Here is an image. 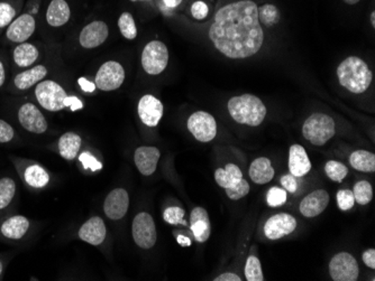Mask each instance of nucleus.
<instances>
[{"label":"nucleus","instance_id":"c85d7f7f","mask_svg":"<svg viewBox=\"0 0 375 281\" xmlns=\"http://www.w3.org/2000/svg\"><path fill=\"white\" fill-rule=\"evenodd\" d=\"M25 183L28 184L32 189H44L45 186L49 183V174L47 170L41 165H28L23 173Z\"/></svg>","mask_w":375,"mask_h":281},{"label":"nucleus","instance_id":"412c9836","mask_svg":"<svg viewBox=\"0 0 375 281\" xmlns=\"http://www.w3.org/2000/svg\"><path fill=\"white\" fill-rule=\"evenodd\" d=\"M329 204V194L325 189L312 192L300 203V212L306 218H315L323 213Z\"/></svg>","mask_w":375,"mask_h":281},{"label":"nucleus","instance_id":"6e6d98bb","mask_svg":"<svg viewBox=\"0 0 375 281\" xmlns=\"http://www.w3.org/2000/svg\"><path fill=\"white\" fill-rule=\"evenodd\" d=\"M4 273V265L3 262H1V260H0V277L3 276Z\"/></svg>","mask_w":375,"mask_h":281},{"label":"nucleus","instance_id":"39448f33","mask_svg":"<svg viewBox=\"0 0 375 281\" xmlns=\"http://www.w3.org/2000/svg\"><path fill=\"white\" fill-rule=\"evenodd\" d=\"M336 134L335 121L325 113H314L302 127V135L312 145L323 146Z\"/></svg>","mask_w":375,"mask_h":281},{"label":"nucleus","instance_id":"4be33fe9","mask_svg":"<svg viewBox=\"0 0 375 281\" xmlns=\"http://www.w3.org/2000/svg\"><path fill=\"white\" fill-rule=\"evenodd\" d=\"M190 229L196 241L205 243L210 238L211 224L208 212L203 208H195L190 214Z\"/></svg>","mask_w":375,"mask_h":281},{"label":"nucleus","instance_id":"bb28decb","mask_svg":"<svg viewBox=\"0 0 375 281\" xmlns=\"http://www.w3.org/2000/svg\"><path fill=\"white\" fill-rule=\"evenodd\" d=\"M274 174L275 173L272 167L271 161L266 157L255 159L249 166V177L258 185L270 183L273 180Z\"/></svg>","mask_w":375,"mask_h":281},{"label":"nucleus","instance_id":"5fc2aeb1","mask_svg":"<svg viewBox=\"0 0 375 281\" xmlns=\"http://www.w3.org/2000/svg\"><path fill=\"white\" fill-rule=\"evenodd\" d=\"M371 24H372L373 27L375 26V11L371 13Z\"/></svg>","mask_w":375,"mask_h":281},{"label":"nucleus","instance_id":"9b49d317","mask_svg":"<svg viewBox=\"0 0 375 281\" xmlns=\"http://www.w3.org/2000/svg\"><path fill=\"white\" fill-rule=\"evenodd\" d=\"M186 126L192 136L200 142H209L217 136V123L215 118L206 111L192 113Z\"/></svg>","mask_w":375,"mask_h":281},{"label":"nucleus","instance_id":"4468645a","mask_svg":"<svg viewBox=\"0 0 375 281\" xmlns=\"http://www.w3.org/2000/svg\"><path fill=\"white\" fill-rule=\"evenodd\" d=\"M35 30L36 20L33 15L22 14L6 30V39L14 44L24 43L32 37Z\"/></svg>","mask_w":375,"mask_h":281},{"label":"nucleus","instance_id":"9d476101","mask_svg":"<svg viewBox=\"0 0 375 281\" xmlns=\"http://www.w3.org/2000/svg\"><path fill=\"white\" fill-rule=\"evenodd\" d=\"M329 275L334 281H355L359 268L355 258L347 252H340L329 262Z\"/></svg>","mask_w":375,"mask_h":281},{"label":"nucleus","instance_id":"79ce46f5","mask_svg":"<svg viewBox=\"0 0 375 281\" xmlns=\"http://www.w3.org/2000/svg\"><path fill=\"white\" fill-rule=\"evenodd\" d=\"M15 138V130L11 125L0 119V144H8Z\"/></svg>","mask_w":375,"mask_h":281},{"label":"nucleus","instance_id":"6ab92c4d","mask_svg":"<svg viewBox=\"0 0 375 281\" xmlns=\"http://www.w3.org/2000/svg\"><path fill=\"white\" fill-rule=\"evenodd\" d=\"M161 151L152 146H142L137 148L134 154V161L137 170L144 176H151L155 173Z\"/></svg>","mask_w":375,"mask_h":281},{"label":"nucleus","instance_id":"8fccbe9b","mask_svg":"<svg viewBox=\"0 0 375 281\" xmlns=\"http://www.w3.org/2000/svg\"><path fill=\"white\" fill-rule=\"evenodd\" d=\"M6 77H7V74H6L5 64L3 61L0 60V89L5 85Z\"/></svg>","mask_w":375,"mask_h":281},{"label":"nucleus","instance_id":"20e7f679","mask_svg":"<svg viewBox=\"0 0 375 281\" xmlns=\"http://www.w3.org/2000/svg\"><path fill=\"white\" fill-rule=\"evenodd\" d=\"M215 180L233 201H239L249 193V184L244 180L243 173L237 165L227 164L225 168L216 170Z\"/></svg>","mask_w":375,"mask_h":281},{"label":"nucleus","instance_id":"b1692460","mask_svg":"<svg viewBox=\"0 0 375 281\" xmlns=\"http://www.w3.org/2000/svg\"><path fill=\"white\" fill-rule=\"evenodd\" d=\"M289 170L296 177H304L311 170V163L307 151L302 146H291L289 151Z\"/></svg>","mask_w":375,"mask_h":281},{"label":"nucleus","instance_id":"de8ad7c7","mask_svg":"<svg viewBox=\"0 0 375 281\" xmlns=\"http://www.w3.org/2000/svg\"><path fill=\"white\" fill-rule=\"evenodd\" d=\"M66 108H70L72 111H77V110L83 109V102L80 101L77 96H68V101H66Z\"/></svg>","mask_w":375,"mask_h":281},{"label":"nucleus","instance_id":"3c124183","mask_svg":"<svg viewBox=\"0 0 375 281\" xmlns=\"http://www.w3.org/2000/svg\"><path fill=\"white\" fill-rule=\"evenodd\" d=\"M167 8H176L182 3V0H162Z\"/></svg>","mask_w":375,"mask_h":281},{"label":"nucleus","instance_id":"f257e3e1","mask_svg":"<svg viewBox=\"0 0 375 281\" xmlns=\"http://www.w3.org/2000/svg\"><path fill=\"white\" fill-rule=\"evenodd\" d=\"M209 39L222 55L233 60L256 54L264 42L256 4L239 0L224 6L215 15Z\"/></svg>","mask_w":375,"mask_h":281},{"label":"nucleus","instance_id":"864d4df0","mask_svg":"<svg viewBox=\"0 0 375 281\" xmlns=\"http://www.w3.org/2000/svg\"><path fill=\"white\" fill-rule=\"evenodd\" d=\"M343 1L347 4V5H355V4L359 3L361 0H343Z\"/></svg>","mask_w":375,"mask_h":281},{"label":"nucleus","instance_id":"473e14b6","mask_svg":"<svg viewBox=\"0 0 375 281\" xmlns=\"http://www.w3.org/2000/svg\"><path fill=\"white\" fill-rule=\"evenodd\" d=\"M354 199L359 205H367L372 201L373 189L367 180H359L355 184L353 189Z\"/></svg>","mask_w":375,"mask_h":281},{"label":"nucleus","instance_id":"423d86ee","mask_svg":"<svg viewBox=\"0 0 375 281\" xmlns=\"http://www.w3.org/2000/svg\"><path fill=\"white\" fill-rule=\"evenodd\" d=\"M34 94L40 106L47 111L59 112L66 108L68 92L62 85L53 80L44 79L36 85Z\"/></svg>","mask_w":375,"mask_h":281},{"label":"nucleus","instance_id":"37998d69","mask_svg":"<svg viewBox=\"0 0 375 281\" xmlns=\"http://www.w3.org/2000/svg\"><path fill=\"white\" fill-rule=\"evenodd\" d=\"M190 11H191L192 17L195 20H205L206 17L208 16V6L203 1H196V3L192 4Z\"/></svg>","mask_w":375,"mask_h":281},{"label":"nucleus","instance_id":"5701e85b","mask_svg":"<svg viewBox=\"0 0 375 281\" xmlns=\"http://www.w3.org/2000/svg\"><path fill=\"white\" fill-rule=\"evenodd\" d=\"M49 74V70L47 66L42 65H33L30 68H25L24 71L20 72L16 74V77H14V87H16L18 91H28L30 87H35L36 85H39L41 81L47 77Z\"/></svg>","mask_w":375,"mask_h":281},{"label":"nucleus","instance_id":"2eb2a0df","mask_svg":"<svg viewBox=\"0 0 375 281\" xmlns=\"http://www.w3.org/2000/svg\"><path fill=\"white\" fill-rule=\"evenodd\" d=\"M297 229V220L294 216L287 213L275 214L266 221L264 233L270 240H279Z\"/></svg>","mask_w":375,"mask_h":281},{"label":"nucleus","instance_id":"1a4fd4ad","mask_svg":"<svg viewBox=\"0 0 375 281\" xmlns=\"http://www.w3.org/2000/svg\"><path fill=\"white\" fill-rule=\"evenodd\" d=\"M125 75H126L125 70L121 63H118L116 61H108L97 71L95 85L99 90L105 92L115 91L123 85Z\"/></svg>","mask_w":375,"mask_h":281},{"label":"nucleus","instance_id":"4d7b16f0","mask_svg":"<svg viewBox=\"0 0 375 281\" xmlns=\"http://www.w3.org/2000/svg\"><path fill=\"white\" fill-rule=\"evenodd\" d=\"M131 1H141V0H131Z\"/></svg>","mask_w":375,"mask_h":281},{"label":"nucleus","instance_id":"aec40b11","mask_svg":"<svg viewBox=\"0 0 375 281\" xmlns=\"http://www.w3.org/2000/svg\"><path fill=\"white\" fill-rule=\"evenodd\" d=\"M30 229V221L26 216H14L6 218L0 225V235L7 240L20 241Z\"/></svg>","mask_w":375,"mask_h":281},{"label":"nucleus","instance_id":"f03ea898","mask_svg":"<svg viewBox=\"0 0 375 281\" xmlns=\"http://www.w3.org/2000/svg\"><path fill=\"white\" fill-rule=\"evenodd\" d=\"M337 77L346 90L359 94L370 87L373 74L364 61L357 56H350L337 68Z\"/></svg>","mask_w":375,"mask_h":281},{"label":"nucleus","instance_id":"2f4dec72","mask_svg":"<svg viewBox=\"0 0 375 281\" xmlns=\"http://www.w3.org/2000/svg\"><path fill=\"white\" fill-rule=\"evenodd\" d=\"M118 27L121 30V35L129 41L136 39L137 27L134 17L129 11H125L118 20Z\"/></svg>","mask_w":375,"mask_h":281},{"label":"nucleus","instance_id":"f3484780","mask_svg":"<svg viewBox=\"0 0 375 281\" xmlns=\"http://www.w3.org/2000/svg\"><path fill=\"white\" fill-rule=\"evenodd\" d=\"M129 208V196L126 189H112L105 199V214L112 221H117L126 216Z\"/></svg>","mask_w":375,"mask_h":281},{"label":"nucleus","instance_id":"58836bf2","mask_svg":"<svg viewBox=\"0 0 375 281\" xmlns=\"http://www.w3.org/2000/svg\"><path fill=\"white\" fill-rule=\"evenodd\" d=\"M16 18V9L11 4L0 3V28L8 27L11 23Z\"/></svg>","mask_w":375,"mask_h":281},{"label":"nucleus","instance_id":"f704fd0d","mask_svg":"<svg viewBox=\"0 0 375 281\" xmlns=\"http://www.w3.org/2000/svg\"><path fill=\"white\" fill-rule=\"evenodd\" d=\"M245 278L249 281H263V271L258 257L249 256L245 265Z\"/></svg>","mask_w":375,"mask_h":281},{"label":"nucleus","instance_id":"6e6552de","mask_svg":"<svg viewBox=\"0 0 375 281\" xmlns=\"http://www.w3.org/2000/svg\"><path fill=\"white\" fill-rule=\"evenodd\" d=\"M132 235L134 242L144 250L153 248L157 240L155 222L151 214L141 212L133 220Z\"/></svg>","mask_w":375,"mask_h":281},{"label":"nucleus","instance_id":"ddd939ff","mask_svg":"<svg viewBox=\"0 0 375 281\" xmlns=\"http://www.w3.org/2000/svg\"><path fill=\"white\" fill-rule=\"evenodd\" d=\"M109 36V27L104 20H93L85 25L79 34L80 46L93 49L102 46Z\"/></svg>","mask_w":375,"mask_h":281},{"label":"nucleus","instance_id":"dca6fc26","mask_svg":"<svg viewBox=\"0 0 375 281\" xmlns=\"http://www.w3.org/2000/svg\"><path fill=\"white\" fill-rule=\"evenodd\" d=\"M138 117L145 126L156 127L161 121L163 117L165 108L159 99L152 96V94H145L141 98L138 102Z\"/></svg>","mask_w":375,"mask_h":281},{"label":"nucleus","instance_id":"4c0bfd02","mask_svg":"<svg viewBox=\"0 0 375 281\" xmlns=\"http://www.w3.org/2000/svg\"><path fill=\"white\" fill-rule=\"evenodd\" d=\"M266 202L271 208H279L287 202V191L280 187H272L268 189Z\"/></svg>","mask_w":375,"mask_h":281},{"label":"nucleus","instance_id":"a19ab883","mask_svg":"<svg viewBox=\"0 0 375 281\" xmlns=\"http://www.w3.org/2000/svg\"><path fill=\"white\" fill-rule=\"evenodd\" d=\"M79 161L83 164L85 170H90L93 172H98L102 170V165L95 156L91 155L90 153H83L79 156Z\"/></svg>","mask_w":375,"mask_h":281},{"label":"nucleus","instance_id":"c03bdc74","mask_svg":"<svg viewBox=\"0 0 375 281\" xmlns=\"http://www.w3.org/2000/svg\"><path fill=\"white\" fill-rule=\"evenodd\" d=\"M280 182H281V185L283 186V189H285V191L289 192V193H291V194L296 193L297 189H298V182H297V177L296 176H293L292 174L285 175V176L281 177Z\"/></svg>","mask_w":375,"mask_h":281},{"label":"nucleus","instance_id":"603ef678","mask_svg":"<svg viewBox=\"0 0 375 281\" xmlns=\"http://www.w3.org/2000/svg\"><path fill=\"white\" fill-rule=\"evenodd\" d=\"M178 242L180 246H191V240H190L189 238H186V237H184V235H179L178 238Z\"/></svg>","mask_w":375,"mask_h":281},{"label":"nucleus","instance_id":"7ed1b4c3","mask_svg":"<svg viewBox=\"0 0 375 281\" xmlns=\"http://www.w3.org/2000/svg\"><path fill=\"white\" fill-rule=\"evenodd\" d=\"M228 112L236 123L251 127L260 126L266 115V108L258 96L243 94L228 101Z\"/></svg>","mask_w":375,"mask_h":281},{"label":"nucleus","instance_id":"49530a36","mask_svg":"<svg viewBox=\"0 0 375 281\" xmlns=\"http://www.w3.org/2000/svg\"><path fill=\"white\" fill-rule=\"evenodd\" d=\"M78 83H79L80 87H81L85 92L93 93L96 90L97 87L96 85H95V82H91V81H89L88 79H85V77H80V79L78 80Z\"/></svg>","mask_w":375,"mask_h":281},{"label":"nucleus","instance_id":"f8f14e48","mask_svg":"<svg viewBox=\"0 0 375 281\" xmlns=\"http://www.w3.org/2000/svg\"><path fill=\"white\" fill-rule=\"evenodd\" d=\"M17 118L20 126L30 134L42 135L49 128L47 118L35 104L26 102L17 111Z\"/></svg>","mask_w":375,"mask_h":281},{"label":"nucleus","instance_id":"393cba45","mask_svg":"<svg viewBox=\"0 0 375 281\" xmlns=\"http://www.w3.org/2000/svg\"><path fill=\"white\" fill-rule=\"evenodd\" d=\"M45 18L51 27H62L69 23L71 18V8L66 0H51Z\"/></svg>","mask_w":375,"mask_h":281},{"label":"nucleus","instance_id":"a211bd4d","mask_svg":"<svg viewBox=\"0 0 375 281\" xmlns=\"http://www.w3.org/2000/svg\"><path fill=\"white\" fill-rule=\"evenodd\" d=\"M79 238L91 246H100L107 237V229L104 220L99 216H93L80 227Z\"/></svg>","mask_w":375,"mask_h":281},{"label":"nucleus","instance_id":"a18cd8bd","mask_svg":"<svg viewBox=\"0 0 375 281\" xmlns=\"http://www.w3.org/2000/svg\"><path fill=\"white\" fill-rule=\"evenodd\" d=\"M363 261L367 267L371 269H375V250L374 249H369L363 254Z\"/></svg>","mask_w":375,"mask_h":281},{"label":"nucleus","instance_id":"c756f323","mask_svg":"<svg viewBox=\"0 0 375 281\" xmlns=\"http://www.w3.org/2000/svg\"><path fill=\"white\" fill-rule=\"evenodd\" d=\"M350 164L354 170L363 173L375 172V155L367 151H356L350 156Z\"/></svg>","mask_w":375,"mask_h":281},{"label":"nucleus","instance_id":"c9c22d12","mask_svg":"<svg viewBox=\"0 0 375 281\" xmlns=\"http://www.w3.org/2000/svg\"><path fill=\"white\" fill-rule=\"evenodd\" d=\"M325 172L333 182L340 183L347 176L348 168L340 161H329L325 166Z\"/></svg>","mask_w":375,"mask_h":281},{"label":"nucleus","instance_id":"ea45409f","mask_svg":"<svg viewBox=\"0 0 375 281\" xmlns=\"http://www.w3.org/2000/svg\"><path fill=\"white\" fill-rule=\"evenodd\" d=\"M337 204L338 208L342 211L351 210L355 204V199H354L353 192L351 189H340L337 193Z\"/></svg>","mask_w":375,"mask_h":281},{"label":"nucleus","instance_id":"e433bc0d","mask_svg":"<svg viewBox=\"0 0 375 281\" xmlns=\"http://www.w3.org/2000/svg\"><path fill=\"white\" fill-rule=\"evenodd\" d=\"M184 208H179V206H170V208H165L163 212V218L167 223L172 224V225H186V220H184Z\"/></svg>","mask_w":375,"mask_h":281},{"label":"nucleus","instance_id":"09e8293b","mask_svg":"<svg viewBox=\"0 0 375 281\" xmlns=\"http://www.w3.org/2000/svg\"><path fill=\"white\" fill-rule=\"evenodd\" d=\"M215 281H241V277L233 273H222L220 276L216 277Z\"/></svg>","mask_w":375,"mask_h":281},{"label":"nucleus","instance_id":"0eeeda50","mask_svg":"<svg viewBox=\"0 0 375 281\" xmlns=\"http://www.w3.org/2000/svg\"><path fill=\"white\" fill-rule=\"evenodd\" d=\"M142 68L150 75H159L169 64V49L161 41H152L143 49Z\"/></svg>","mask_w":375,"mask_h":281},{"label":"nucleus","instance_id":"cd10ccee","mask_svg":"<svg viewBox=\"0 0 375 281\" xmlns=\"http://www.w3.org/2000/svg\"><path fill=\"white\" fill-rule=\"evenodd\" d=\"M83 139L76 132H66L60 137L58 142L59 154L66 161H73L79 154Z\"/></svg>","mask_w":375,"mask_h":281},{"label":"nucleus","instance_id":"a878e982","mask_svg":"<svg viewBox=\"0 0 375 281\" xmlns=\"http://www.w3.org/2000/svg\"><path fill=\"white\" fill-rule=\"evenodd\" d=\"M40 58V49L34 44L24 42L17 44L13 51V61L16 66L20 68H28L33 66Z\"/></svg>","mask_w":375,"mask_h":281},{"label":"nucleus","instance_id":"72a5a7b5","mask_svg":"<svg viewBox=\"0 0 375 281\" xmlns=\"http://www.w3.org/2000/svg\"><path fill=\"white\" fill-rule=\"evenodd\" d=\"M258 20L268 27L278 24L280 20L279 9L271 4H266L258 8Z\"/></svg>","mask_w":375,"mask_h":281},{"label":"nucleus","instance_id":"7c9ffc66","mask_svg":"<svg viewBox=\"0 0 375 281\" xmlns=\"http://www.w3.org/2000/svg\"><path fill=\"white\" fill-rule=\"evenodd\" d=\"M16 193V182L13 178H0V212L11 206Z\"/></svg>","mask_w":375,"mask_h":281}]
</instances>
